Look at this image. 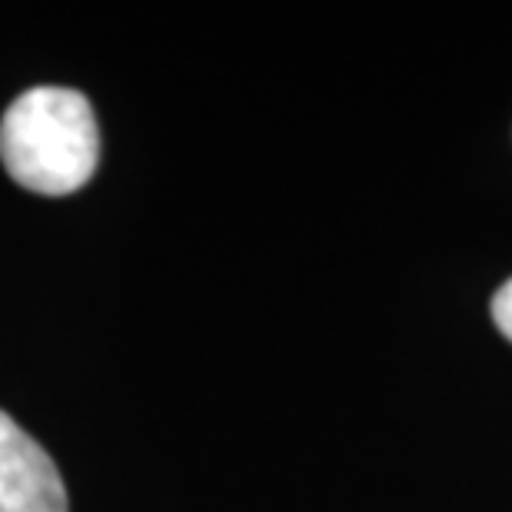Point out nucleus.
Segmentation results:
<instances>
[{
  "label": "nucleus",
  "instance_id": "f257e3e1",
  "mask_svg": "<svg viewBox=\"0 0 512 512\" xmlns=\"http://www.w3.org/2000/svg\"><path fill=\"white\" fill-rule=\"evenodd\" d=\"M0 160L20 187L67 197L94 177L100 130L90 100L70 87H34L0 120Z\"/></svg>",
  "mask_w": 512,
  "mask_h": 512
},
{
  "label": "nucleus",
  "instance_id": "f03ea898",
  "mask_svg": "<svg viewBox=\"0 0 512 512\" xmlns=\"http://www.w3.org/2000/svg\"><path fill=\"white\" fill-rule=\"evenodd\" d=\"M0 512H67V489L47 449L0 409Z\"/></svg>",
  "mask_w": 512,
  "mask_h": 512
},
{
  "label": "nucleus",
  "instance_id": "7ed1b4c3",
  "mask_svg": "<svg viewBox=\"0 0 512 512\" xmlns=\"http://www.w3.org/2000/svg\"><path fill=\"white\" fill-rule=\"evenodd\" d=\"M493 323L499 326V333L512 343V280H506L493 296Z\"/></svg>",
  "mask_w": 512,
  "mask_h": 512
}]
</instances>
